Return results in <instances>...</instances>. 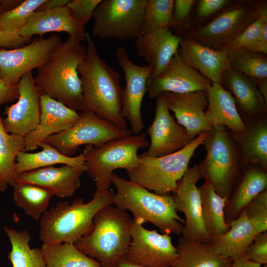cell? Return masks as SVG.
<instances>
[{"label": "cell", "instance_id": "cell-51", "mask_svg": "<svg viewBox=\"0 0 267 267\" xmlns=\"http://www.w3.org/2000/svg\"><path fill=\"white\" fill-rule=\"evenodd\" d=\"M23 0H0V16L20 4Z\"/></svg>", "mask_w": 267, "mask_h": 267}, {"label": "cell", "instance_id": "cell-52", "mask_svg": "<svg viewBox=\"0 0 267 267\" xmlns=\"http://www.w3.org/2000/svg\"><path fill=\"white\" fill-rule=\"evenodd\" d=\"M114 267H145L129 261L125 257L120 259Z\"/></svg>", "mask_w": 267, "mask_h": 267}, {"label": "cell", "instance_id": "cell-38", "mask_svg": "<svg viewBox=\"0 0 267 267\" xmlns=\"http://www.w3.org/2000/svg\"><path fill=\"white\" fill-rule=\"evenodd\" d=\"M174 7V0H147L141 35L169 28Z\"/></svg>", "mask_w": 267, "mask_h": 267}, {"label": "cell", "instance_id": "cell-20", "mask_svg": "<svg viewBox=\"0 0 267 267\" xmlns=\"http://www.w3.org/2000/svg\"><path fill=\"white\" fill-rule=\"evenodd\" d=\"M41 116L35 130L24 137V151L35 150L48 136L70 128L76 122L79 113L62 103L42 94Z\"/></svg>", "mask_w": 267, "mask_h": 267}, {"label": "cell", "instance_id": "cell-22", "mask_svg": "<svg viewBox=\"0 0 267 267\" xmlns=\"http://www.w3.org/2000/svg\"><path fill=\"white\" fill-rule=\"evenodd\" d=\"M52 32H66L81 43L86 39L87 33L84 26L77 20L66 5L51 9L37 10L18 30L20 36L30 40L34 35L42 36Z\"/></svg>", "mask_w": 267, "mask_h": 267}, {"label": "cell", "instance_id": "cell-10", "mask_svg": "<svg viewBox=\"0 0 267 267\" xmlns=\"http://www.w3.org/2000/svg\"><path fill=\"white\" fill-rule=\"evenodd\" d=\"M132 133L131 129L122 128L94 113L81 111L70 128L51 135L44 141L62 154L73 157L81 145L97 147L111 140L131 135Z\"/></svg>", "mask_w": 267, "mask_h": 267}, {"label": "cell", "instance_id": "cell-53", "mask_svg": "<svg viewBox=\"0 0 267 267\" xmlns=\"http://www.w3.org/2000/svg\"><path fill=\"white\" fill-rule=\"evenodd\" d=\"M263 267H267V264L264 265Z\"/></svg>", "mask_w": 267, "mask_h": 267}, {"label": "cell", "instance_id": "cell-25", "mask_svg": "<svg viewBox=\"0 0 267 267\" xmlns=\"http://www.w3.org/2000/svg\"><path fill=\"white\" fill-rule=\"evenodd\" d=\"M206 93L208 105L205 117L212 127L226 126L233 134H244L247 126L242 120L231 93L215 83L212 84Z\"/></svg>", "mask_w": 267, "mask_h": 267}, {"label": "cell", "instance_id": "cell-8", "mask_svg": "<svg viewBox=\"0 0 267 267\" xmlns=\"http://www.w3.org/2000/svg\"><path fill=\"white\" fill-rule=\"evenodd\" d=\"M147 0H102L92 16V35L101 39L135 40L141 35Z\"/></svg>", "mask_w": 267, "mask_h": 267}, {"label": "cell", "instance_id": "cell-16", "mask_svg": "<svg viewBox=\"0 0 267 267\" xmlns=\"http://www.w3.org/2000/svg\"><path fill=\"white\" fill-rule=\"evenodd\" d=\"M18 86V100L5 107L6 117L2 118V123L7 133L24 137L39 125L42 94L36 86L32 71L22 77Z\"/></svg>", "mask_w": 267, "mask_h": 267}, {"label": "cell", "instance_id": "cell-31", "mask_svg": "<svg viewBox=\"0 0 267 267\" xmlns=\"http://www.w3.org/2000/svg\"><path fill=\"white\" fill-rule=\"evenodd\" d=\"M201 198L202 217L211 238L226 232L229 225L225 221L224 208L227 198L218 194L209 181L198 187Z\"/></svg>", "mask_w": 267, "mask_h": 267}, {"label": "cell", "instance_id": "cell-39", "mask_svg": "<svg viewBox=\"0 0 267 267\" xmlns=\"http://www.w3.org/2000/svg\"><path fill=\"white\" fill-rule=\"evenodd\" d=\"M46 0H25L13 9L0 16V31H18L26 23L32 13L37 11Z\"/></svg>", "mask_w": 267, "mask_h": 267}, {"label": "cell", "instance_id": "cell-32", "mask_svg": "<svg viewBox=\"0 0 267 267\" xmlns=\"http://www.w3.org/2000/svg\"><path fill=\"white\" fill-rule=\"evenodd\" d=\"M234 138L240 144L242 155L240 165L257 164L266 170L267 167V124L259 122L243 134H233Z\"/></svg>", "mask_w": 267, "mask_h": 267}, {"label": "cell", "instance_id": "cell-45", "mask_svg": "<svg viewBox=\"0 0 267 267\" xmlns=\"http://www.w3.org/2000/svg\"><path fill=\"white\" fill-rule=\"evenodd\" d=\"M30 42V39L20 36L18 31H0V50L19 48L28 44Z\"/></svg>", "mask_w": 267, "mask_h": 267}, {"label": "cell", "instance_id": "cell-37", "mask_svg": "<svg viewBox=\"0 0 267 267\" xmlns=\"http://www.w3.org/2000/svg\"><path fill=\"white\" fill-rule=\"evenodd\" d=\"M229 68L253 79L257 84L267 80V54L243 49L230 50Z\"/></svg>", "mask_w": 267, "mask_h": 267}, {"label": "cell", "instance_id": "cell-43", "mask_svg": "<svg viewBox=\"0 0 267 267\" xmlns=\"http://www.w3.org/2000/svg\"><path fill=\"white\" fill-rule=\"evenodd\" d=\"M243 255L256 263L267 264V231L256 234Z\"/></svg>", "mask_w": 267, "mask_h": 267}, {"label": "cell", "instance_id": "cell-47", "mask_svg": "<svg viewBox=\"0 0 267 267\" xmlns=\"http://www.w3.org/2000/svg\"><path fill=\"white\" fill-rule=\"evenodd\" d=\"M18 84H13L0 79V105L18 99Z\"/></svg>", "mask_w": 267, "mask_h": 267}, {"label": "cell", "instance_id": "cell-21", "mask_svg": "<svg viewBox=\"0 0 267 267\" xmlns=\"http://www.w3.org/2000/svg\"><path fill=\"white\" fill-rule=\"evenodd\" d=\"M85 170L86 167L68 165L60 167L49 166L17 175L14 183L35 184L59 198H67L80 187L81 177Z\"/></svg>", "mask_w": 267, "mask_h": 267}, {"label": "cell", "instance_id": "cell-48", "mask_svg": "<svg viewBox=\"0 0 267 267\" xmlns=\"http://www.w3.org/2000/svg\"><path fill=\"white\" fill-rule=\"evenodd\" d=\"M247 50L267 54V20L264 22L262 34L258 42L255 46Z\"/></svg>", "mask_w": 267, "mask_h": 267}, {"label": "cell", "instance_id": "cell-41", "mask_svg": "<svg viewBox=\"0 0 267 267\" xmlns=\"http://www.w3.org/2000/svg\"><path fill=\"white\" fill-rule=\"evenodd\" d=\"M244 210L257 234L267 231V190L254 198Z\"/></svg>", "mask_w": 267, "mask_h": 267}, {"label": "cell", "instance_id": "cell-24", "mask_svg": "<svg viewBox=\"0 0 267 267\" xmlns=\"http://www.w3.org/2000/svg\"><path fill=\"white\" fill-rule=\"evenodd\" d=\"M181 38L169 28L141 35L134 40L136 55L152 68L147 82L155 79L178 52Z\"/></svg>", "mask_w": 267, "mask_h": 267}, {"label": "cell", "instance_id": "cell-46", "mask_svg": "<svg viewBox=\"0 0 267 267\" xmlns=\"http://www.w3.org/2000/svg\"><path fill=\"white\" fill-rule=\"evenodd\" d=\"M230 1L227 0H200L197 7L198 15L206 17L228 5Z\"/></svg>", "mask_w": 267, "mask_h": 267}, {"label": "cell", "instance_id": "cell-17", "mask_svg": "<svg viewBox=\"0 0 267 267\" xmlns=\"http://www.w3.org/2000/svg\"><path fill=\"white\" fill-rule=\"evenodd\" d=\"M154 119L147 130L150 137L148 149L143 154L160 157L181 149L194 139L185 129L176 121L170 114L166 99L162 93L156 98Z\"/></svg>", "mask_w": 267, "mask_h": 267}, {"label": "cell", "instance_id": "cell-7", "mask_svg": "<svg viewBox=\"0 0 267 267\" xmlns=\"http://www.w3.org/2000/svg\"><path fill=\"white\" fill-rule=\"evenodd\" d=\"M145 133L111 140L97 147L87 145L84 149L86 170L95 181L96 190L109 189L113 171L134 168L138 162V151L149 145Z\"/></svg>", "mask_w": 267, "mask_h": 267}, {"label": "cell", "instance_id": "cell-33", "mask_svg": "<svg viewBox=\"0 0 267 267\" xmlns=\"http://www.w3.org/2000/svg\"><path fill=\"white\" fill-rule=\"evenodd\" d=\"M46 267H101L96 260L79 251L74 243L43 242Z\"/></svg>", "mask_w": 267, "mask_h": 267}, {"label": "cell", "instance_id": "cell-49", "mask_svg": "<svg viewBox=\"0 0 267 267\" xmlns=\"http://www.w3.org/2000/svg\"><path fill=\"white\" fill-rule=\"evenodd\" d=\"M262 265L254 262L244 255L233 260L231 267H261Z\"/></svg>", "mask_w": 267, "mask_h": 267}, {"label": "cell", "instance_id": "cell-1", "mask_svg": "<svg viewBox=\"0 0 267 267\" xmlns=\"http://www.w3.org/2000/svg\"><path fill=\"white\" fill-rule=\"evenodd\" d=\"M86 40L87 56L77 68L83 91L79 110L94 113L122 128L127 129V122L121 113L120 75L100 56L88 33Z\"/></svg>", "mask_w": 267, "mask_h": 267}, {"label": "cell", "instance_id": "cell-14", "mask_svg": "<svg viewBox=\"0 0 267 267\" xmlns=\"http://www.w3.org/2000/svg\"><path fill=\"white\" fill-rule=\"evenodd\" d=\"M62 42L52 34L35 38L22 47L0 50V79L17 84L23 76L44 64Z\"/></svg>", "mask_w": 267, "mask_h": 267}, {"label": "cell", "instance_id": "cell-30", "mask_svg": "<svg viewBox=\"0 0 267 267\" xmlns=\"http://www.w3.org/2000/svg\"><path fill=\"white\" fill-rule=\"evenodd\" d=\"M39 146L42 150L36 153L19 152L14 167L15 176L23 172L60 164L86 167L84 151L75 157H67L60 153L49 143L43 141Z\"/></svg>", "mask_w": 267, "mask_h": 267}, {"label": "cell", "instance_id": "cell-3", "mask_svg": "<svg viewBox=\"0 0 267 267\" xmlns=\"http://www.w3.org/2000/svg\"><path fill=\"white\" fill-rule=\"evenodd\" d=\"M115 193L110 189H96L91 200L86 203L82 198H76L70 204L67 201L58 202L41 218V240L74 244L91 232L95 215L103 207L114 204Z\"/></svg>", "mask_w": 267, "mask_h": 267}, {"label": "cell", "instance_id": "cell-50", "mask_svg": "<svg viewBox=\"0 0 267 267\" xmlns=\"http://www.w3.org/2000/svg\"><path fill=\"white\" fill-rule=\"evenodd\" d=\"M69 1V0H46L38 10L51 9L58 7L64 6L67 5Z\"/></svg>", "mask_w": 267, "mask_h": 267}, {"label": "cell", "instance_id": "cell-44", "mask_svg": "<svg viewBox=\"0 0 267 267\" xmlns=\"http://www.w3.org/2000/svg\"><path fill=\"white\" fill-rule=\"evenodd\" d=\"M195 1L193 0H175L170 29L177 31L182 22L188 17Z\"/></svg>", "mask_w": 267, "mask_h": 267}, {"label": "cell", "instance_id": "cell-36", "mask_svg": "<svg viewBox=\"0 0 267 267\" xmlns=\"http://www.w3.org/2000/svg\"><path fill=\"white\" fill-rule=\"evenodd\" d=\"M13 199L16 205L35 220H39L47 210L53 193L40 186L14 183Z\"/></svg>", "mask_w": 267, "mask_h": 267}, {"label": "cell", "instance_id": "cell-28", "mask_svg": "<svg viewBox=\"0 0 267 267\" xmlns=\"http://www.w3.org/2000/svg\"><path fill=\"white\" fill-rule=\"evenodd\" d=\"M267 187V173L265 169L247 170L227 198L224 208L226 222L228 223L237 218L248 204L259 193L266 190Z\"/></svg>", "mask_w": 267, "mask_h": 267}, {"label": "cell", "instance_id": "cell-5", "mask_svg": "<svg viewBox=\"0 0 267 267\" xmlns=\"http://www.w3.org/2000/svg\"><path fill=\"white\" fill-rule=\"evenodd\" d=\"M112 183L116 189L114 204L132 213L134 218L150 222L162 234H181L184 220L175 209L174 196L161 195L113 173Z\"/></svg>", "mask_w": 267, "mask_h": 267}, {"label": "cell", "instance_id": "cell-26", "mask_svg": "<svg viewBox=\"0 0 267 267\" xmlns=\"http://www.w3.org/2000/svg\"><path fill=\"white\" fill-rule=\"evenodd\" d=\"M220 85L231 93L237 110L245 117L267 112V102L253 79L229 68L222 75Z\"/></svg>", "mask_w": 267, "mask_h": 267}, {"label": "cell", "instance_id": "cell-12", "mask_svg": "<svg viewBox=\"0 0 267 267\" xmlns=\"http://www.w3.org/2000/svg\"><path fill=\"white\" fill-rule=\"evenodd\" d=\"M144 222L133 218L131 240L125 258L129 261L145 267H172L178 257L169 234L156 229L144 228Z\"/></svg>", "mask_w": 267, "mask_h": 267}, {"label": "cell", "instance_id": "cell-19", "mask_svg": "<svg viewBox=\"0 0 267 267\" xmlns=\"http://www.w3.org/2000/svg\"><path fill=\"white\" fill-rule=\"evenodd\" d=\"M162 94L169 110L174 113L177 123L185 129L191 138L194 139L196 136L212 129L205 117L208 105L206 90Z\"/></svg>", "mask_w": 267, "mask_h": 267}, {"label": "cell", "instance_id": "cell-35", "mask_svg": "<svg viewBox=\"0 0 267 267\" xmlns=\"http://www.w3.org/2000/svg\"><path fill=\"white\" fill-rule=\"evenodd\" d=\"M24 137L7 133L2 125L0 113V191H4L8 185H13L16 157L24 151Z\"/></svg>", "mask_w": 267, "mask_h": 267}, {"label": "cell", "instance_id": "cell-42", "mask_svg": "<svg viewBox=\"0 0 267 267\" xmlns=\"http://www.w3.org/2000/svg\"><path fill=\"white\" fill-rule=\"evenodd\" d=\"M102 0H69L66 6L77 20L85 26L92 17L97 5Z\"/></svg>", "mask_w": 267, "mask_h": 267}, {"label": "cell", "instance_id": "cell-23", "mask_svg": "<svg viewBox=\"0 0 267 267\" xmlns=\"http://www.w3.org/2000/svg\"><path fill=\"white\" fill-rule=\"evenodd\" d=\"M229 50H215L190 39L181 38L178 53L192 68L212 84H221L222 77L229 68Z\"/></svg>", "mask_w": 267, "mask_h": 267}, {"label": "cell", "instance_id": "cell-15", "mask_svg": "<svg viewBox=\"0 0 267 267\" xmlns=\"http://www.w3.org/2000/svg\"><path fill=\"white\" fill-rule=\"evenodd\" d=\"M201 178L199 167L195 164L178 181L174 199L177 212L185 216L181 234L188 239L210 243L211 238L205 227L201 212L200 191L196 183Z\"/></svg>", "mask_w": 267, "mask_h": 267}, {"label": "cell", "instance_id": "cell-34", "mask_svg": "<svg viewBox=\"0 0 267 267\" xmlns=\"http://www.w3.org/2000/svg\"><path fill=\"white\" fill-rule=\"evenodd\" d=\"M11 245L8 258L13 267H46L41 248L30 246L31 236L27 230L19 231L4 226Z\"/></svg>", "mask_w": 267, "mask_h": 267}, {"label": "cell", "instance_id": "cell-27", "mask_svg": "<svg viewBox=\"0 0 267 267\" xmlns=\"http://www.w3.org/2000/svg\"><path fill=\"white\" fill-rule=\"evenodd\" d=\"M228 223L229 229L212 238L210 244L217 253L234 260L244 255L257 233L244 209Z\"/></svg>", "mask_w": 267, "mask_h": 267}, {"label": "cell", "instance_id": "cell-11", "mask_svg": "<svg viewBox=\"0 0 267 267\" xmlns=\"http://www.w3.org/2000/svg\"><path fill=\"white\" fill-rule=\"evenodd\" d=\"M259 4L238 2L223 10L206 25L193 30L184 38L215 50L226 48L259 16Z\"/></svg>", "mask_w": 267, "mask_h": 267}, {"label": "cell", "instance_id": "cell-13", "mask_svg": "<svg viewBox=\"0 0 267 267\" xmlns=\"http://www.w3.org/2000/svg\"><path fill=\"white\" fill-rule=\"evenodd\" d=\"M115 56L124 73L126 83L122 88L121 115L130 123L133 133L138 134L144 128L141 108L152 68L149 65L139 66L134 63L123 46L117 48Z\"/></svg>", "mask_w": 267, "mask_h": 267}, {"label": "cell", "instance_id": "cell-40", "mask_svg": "<svg viewBox=\"0 0 267 267\" xmlns=\"http://www.w3.org/2000/svg\"><path fill=\"white\" fill-rule=\"evenodd\" d=\"M259 7L258 17L227 46L229 50H249L256 45L262 34L264 22L267 20L266 2L260 3Z\"/></svg>", "mask_w": 267, "mask_h": 267}, {"label": "cell", "instance_id": "cell-9", "mask_svg": "<svg viewBox=\"0 0 267 267\" xmlns=\"http://www.w3.org/2000/svg\"><path fill=\"white\" fill-rule=\"evenodd\" d=\"M207 151L199 164L201 178L210 182L218 194L228 198L237 173V154L224 127L213 128L203 144Z\"/></svg>", "mask_w": 267, "mask_h": 267}, {"label": "cell", "instance_id": "cell-2", "mask_svg": "<svg viewBox=\"0 0 267 267\" xmlns=\"http://www.w3.org/2000/svg\"><path fill=\"white\" fill-rule=\"evenodd\" d=\"M87 52V46L69 36L62 42L38 68L34 80L41 94L72 110H79L83 91L77 68Z\"/></svg>", "mask_w": 267, "mask_h": 267}, {"label": "cell", "instance_id": "cell-6", "mask_svg": "<svg viewBox=\"0 0 267 267\" xmlns=\"http://www.w3.org/2000/svg\"><path fill=\"white\" fill-rule=\"evenodd\" d=\"M208 132L202 133L187 146L173 153L160 157H149L143 153L139 155L136 166L126 171L129 180L159 195L174 193L178 181L187 170L192 157L203 144Z\"/></svg>", "mask_w": 267, "mask_h": 267}, {"label": "cell", "instance_id": "cell-29", "mask_svg": "<svg viewBox=\"0 0 267 267\" xmlns=\"http://www.w3.org/2000/svg\"><path fill=\"white\" fill-rule=\"evenodd\" d=\"M178 257L172 267H231L233 260L217 253L210 243L179 237Z\"/></svg>", "mask_w": 267, "mask_h": 267}, {"label": "cell", "instance_id": "cell-18", "mask_svg": "<svg viewBox=\"0 0 267 267\" xmlns=\"http://www.w3.org/2000/svg\"><path fill=\"white\" fill-rule=\"evenodd\" d=\"M212 83L176 54L153 80L147 82L149 98H157L164 92L184 93L206 90Z\"/></svg>", "mask_w": 267, "mask_h": 267}, {"label": "cell", "instance_id": "cell-4", "mask_svg": "<svg viewBox=\"0 0 267 267\" xmlns=\"http://www.w3.org/2000/svg\"><path fill=\"white\" fill-rule=\"evenodd\" d=\"M132 221L126 211L105 206L95 215L91 232L74 245L85 255L96 259L101 267H114L126 256L131 240Z\"/></svg>", "mask_w": 267, "mask_h": 267}]
</instances>
